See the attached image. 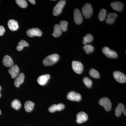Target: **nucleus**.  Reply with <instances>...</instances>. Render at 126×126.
Here are the masks:
<instances>
[{"instance_id":"obj_14","label":"nucleus","mask_w":126,"mask_h":126,"mask_svg":"<svg viewBox=\"0 0 126 126\" xmlns=\"http://www.w3.org/2000/svg\"><path fill=\"white\" fill-rule=\"evenodd\" d=\"M3 65L8 67H11L14 65V63L13 60L9 55H5L2 60Z\"/></svg>"},{"instance_id":"obj_10","label":"nucleus","mask_w":126,"mask_h":126,"mask_svg":"<svg viewBox=\"0 0 126 126\" xmlns=\"http://www.w3.org/2000/svg\"><path fill=\"white\" fill-rule=\"evenodd\" d=\"M74 20L75 23L77 25L81 24L83 21V17L81 11L78 9L74 10Z\"/></svg>"},{"instance_id":"obj_4","label":"nucleus","mask_w":126,"mask_h":126,"mask_svg":"<svg viewBox=\"0 0 126 126\" xmlns=\"http://www.w3.org/2000/svg\"><path fill=\"white\" fill-rule=\"evenodd\" d=\"M99 103L104 108V109L107 111H110L111 109V103L109 98L107 97L102 98L99 99Z\"/></svg>"},{"instance_id":"obj_7","label":"nucleus","mask_w":126,"mask_h":126,"mask_svg":"<svg viewBox=\"0 0 126 126\" xmlns=\"http://www.w3.org/2000/svg\"><path fill=\"white\" fill-rule=\"evenodd\" d=\"M102 52L107 58H117L118 54L116 52L110 49L108 47H104L102 49Z\"/></svg>"},{"instance_id":"obj_16","label":"nucleus","mask_w":126,"mask_h":126,"mask_svg":"<svg viewBox=\"0 0 126 126\" xmlns=\"http://www.w3.org/2000/svg\"><path fill=\"white\" fill-rule=\"evenodd\" d=\"M110 5L113 10L118 12L122 11L124 7L123 4L121 2L118 1L112 2Z\"/></svg>"},{"instance_id":"obj_2","label":"nucleus","mask_w":126,"mask_h":126,"mask_svg":"<svg viewBox=\"0 0 126 126\" xmlns=\"http://www.w3.org/2000/svg\"><path fill=\"white\" fill-rule=\"evenodd\" d=\"M66 1L64 0L60 1L56 5L53 9V15L54 16H58L60 15L62 12L63 9L65 5Z\"/></svg>"},{"instance_id":"obj_30","label":"nucleus","mask_w":126,"mask_h":126,"mask_svg":"<svg viewBox=\"0 0 126 126\" xmlns=\"http://www.w3.org/2000/svg\"><path fill=\"white\" fill-rule=\"evenodd\" d=\"M84 83L88 88H90L92 85L93 82L90 79L87 77H85L83 79Z\"/></svg>"},{"instance_id":"obj_29","label":"nucleus","mask_w":126,"mask_h":126,"mask_svg":"<svg viewBox=\"0 0 126 126\" xmlns=\"http://www.w3.org/2000/svg\"><path fill=\"white\" fill-rule=\"evenodd\" d=\"M83 49L84 51L87 54L92 53L94 50V47L90 45H87L84 46Z\"/></svg>"},{"instance_id":"obj_36","label":"nucleus","mask_w":126,"mask_h":126,"mask_svg":"<svg viewBox=\"0 0 126 126\" xmlns=\"http://www.w3.org/2000/svg\"><path fill=\"white\" fill-rule=\"evenodd\" d=\"M1 114V111L0 110V115Z\"/></svg>"},{"instance_id":"obj_1","label":"nucleus","mask_w":126,"mask_h":126,"mask_svg":"<svg viewBox=\"0 0 126 126\" xmlns=\"http://www.w3.org/2000/svg\"><path fill=\"white\" fill-rule=\"evenodd\" d=\"M59 59V55L54 54L47 56L44 59L43 64L45 66H50L55 63Z\"/></svg>"},{"instance_id":"obj_13","label":"nucleus","mask_w":126,"mask_h":126,"mask_svg":"<svg viewBox=\"0 0 126 126\" xmlns=\"http://www.w3.org/2000/svg\"><path fill=\"white\" fill-rule=\"evenodd\" d=\"M19 72V68L16 64L13 65L9 70V73L13 79H15L18 76Z\"/></svg>"},{"instance_id":"obj_19","label":"nucleus","mask_w":126,"mask_h":126,"mask_svg":"<svg viewBox=\"0 0 126 126\" xmlns=\"http://www.w3.org/2000/svg\"><path fill=\"white\" fill-rule=\"evenodd\" d=\"M117 17V15L116 13H109L108 15V18L106 20V23L112 24Z\"/></svg>"},{"instance_id":"obj_17","label":"nucleus","mask_w":126,"mask_h":126,"mask_svg":"<svg viewBox=\"0 0 126 126\" xmlns=\"http://www.w3.org/2000/svg\"><path fill=\"white\" fill-rule=\"evenodd\" d=\"M24 79L25 75L23 73H21L18 75L14 82V84L15 87H19V86L24 82Z\"/></svg>"},{"instance_id":"obj_8","label":"nucleus","mask_w":126,"mask_h":126,"mask_svg":"<svg viewBox=\"0 0 126 126\" xmlns=\"http://www.w3.org/2000/svg\"><path fill=\"white\" fill-rule=\"evenodd\" d=\"M67 98L70 101H79L81 100V94L74 91H71L68 93L67 95Z\"/></svg>"},{"instance_id":"obj_35","label":"nucleus","mask_w":126,"mask_h":126,"mask_svg":"<svg viewBox=\"0 0 126 126\" xmlns=\"http://www.w3.org/2000/svg\"><path fill=\"white\" fill-rule=\"evenodd\" d=\"M1 87L0 86V98L1 97V93H0V91H1Z\"/></svg>"},{"instance_id":"obj_21","label":"nucleus","mask_w":126,"mask_h":126,"mask_svg":"<svg viewBox=\"0 0 126 126\" xmlns=\"http://www.w3.org/2000/svg\"><path fill=\"white\" fill-rule=\"evenodd\" d=\"M62 33V31L59 25H55L54 28L53 33L52 34V35L55 38H57L61 35Z\"/></svg>"},{"instance_id":"obj_9","label":"nucleus","mask_w":126,"mask_h":126,"mask_svg":"<svg viewBox=\"0 0 126 126\" xmlns=\"http://www.w3.org/2000/svg\"><path fill=\"white\" fill-rule=\"evenodd\" d=\"M26 33L29 37H33L34 36H41L42 35V32L38 28H32L27 30Z\"/></svg>"},{"instance_id":"obj_5","label":"nucleus","mask_w":126,"mask_h":126,"mask_svg":"<svg viewBox=\"0 0 126 126\" xmlns=\"http://www.w3.org/2000/svg\"><path fill=\"white\" fill-rule=\"evenodd\" d=\"M113 76L115 80L120 83H124L126 82V76L124 74L120 71H115Z\"/></svg>"},{"instance_id":"obj_34","label":"nucleus","mask_w":126,"mask_h":126,"mask_svg":"<svg viewBox=\"0 0 126 126\" xmlns=\"http://www.w3.org/2000/svg\"><path fill=\"white\" fill-rule=\"evenodd\" d=\"M123 113H124V115H126V109H124V110H123Z\"/></svg>"},{"instance_id":"obj_23","label":"nucleus","mask_w":126,"mask_h":126,"mask_svg":"<svg viewBox=\"0 0 126 126\" xmlns=\"http://www.w3.org/2000/svg\"><path fill=\"white\" fill-rule=\"evenodd\" d=\"M29 44L27 43L26 41L21 40L18 43V45L16 47V49L19 51H21L25 47L29 46Z\"/></svg>"},{"instance_id":"obj_31","label":"nucleus","mask_w":126,"mask_h":126,"mask_svg":"<svg viewBox=\"0 0 126 126\" xmlns=\"http://www.w3.org/2000/svg\"><path fill=\"white\" fill-rule=\"evenodd\" d=\"M16 4L21 8H26L27 6V3L25 0H16Z\"/></svg>"},{"instance_id":"obj_28","label":"nucleus","mask_w":126,"mask_h":126,"mask_svg":"<svg viewBox=\"0 0 126 126\" xmlns=\"http://www.w3.org/2000/svg\"><path fill=\"white\" fill-rule=\"evenodd\" d=\"M68 25L67 21L65 20H63L60 21L59 25L61 28V31L64 32H65L67 31V29Z\"/></svg>"},{"instance_id":"obj_3","label":"nucleus","mask_w":126,"mask_h":126,"mask_svg":"<svg viewBox=\"0 0 126 126\" xmlns=\"http://www.w3.org/2000/svg\"><path fill=\"white\" fill-rule=\"evenodd\" d=\"M83 15L85 18L88 19L91 17L93 14V10L92 6L89 3L85 4L82 9Z\"/></svg>"},{"instance_id":"obj_12","label":"nucleus","mask_w":126,"mask_h":126,"mask_svg":"<svg viewBox=\"0 0 126 126\" xmlns=\"http://www.w3.org/2000/svg\"><path fill=\"white\" fill-rule=\"evenodd\" d=\"M65 108V106L63 103L58 104H53L49 107L48 111L50 112H54L56 111H60L63 110Z\"/></svg>"},{"instance_id":"obj_27","label":"nucleus","mask_w":126,"mask_h":126,"mask_svg":"<svg viewBox=\"0 0 126 126\" xmlns=\"http://www.w3.org/2000/svg\"><path fill=\"white\" fill-rule=\"evenodd\" d=\"M89 74L91 77L94 78H99L100 75L99 73L94 69H91L89 71Z\"/></svg>"},{"instance_id":"obj_11","label":"nucleus","mask_w":126,"mask_h":126,"mask_svg":"<svg viewBox=\"0 0 126 126\" xmlns=\"http://www.w3.org/2000/svg\"><path fill=\"white\" fill-rule=\"evenodd\" d=\"M88 115L84 112L81 111L78 113L77 116V122L81 124L86 121L88 120Z\"/></svg>"},{"instance_id":"obj_15","label":"nucleus","mask_w":126,"mask_h":126,"mask_svg":"<svg viewBox=\"0 0 126 126\" xmlns=\"http://www.w3.org/2000/svg\"><path fill=\"white\" fill-rule=\"evenodd\" d=\"M50 78V76L49 74H45L41 75L38 78L37 82L41 86H44L46 84Z\"/></svg>"},{"instance_id":"obj_18","label":"nucleus","mask_w":126,"mask_h":126,"mask_svg":"<svg viewBox=\"0 0 126 126\" xmlns=\"http://www.w3.org/2000/svg\"><path fill=\"white\" fill-rule=\"evenodd\" d=\"M8 26L11 30L15 31L19 28V25L17 21L14 19L10 20L8 22Z\"/></svg>"},{"instance_id":"obj_20","label":"nucleus","mask_w":126,"mask_h":126,"mask_svg":"<svg viewBox=\"0 0 126 126\" xmlns=\"http://www.w3.org/2000/svg\"><path fill=\"white\" fill-rule=\"evenodd\" d=\"M125 109V106L123 104L120 103L118 104L115 109V115L117 117L120 116L122 112Z\"/></svg>"},{"instance_id":"obj_6","label":"nucleus","mask_w":126,"mask_h":126,"mask_svg":"<svg viewBox=\"0 0 126 126\" xmlns=\"http://www.w3.org/2000/svg\"><path fill=\"white\" fill-rule=\"evenodd\" d=\"M72 67L74 71L78 74L82 73L83 71V65L79 61H73L72 63Z\"/></svg>"},{"instance_id":"obj_24","label":"nucleus","mask_w":126,"mask_h":126,"mask_svg":"<svg viewBox=\"0 0 126 126\" xmlns=\"http://www.w3.org/2000/svg\"><path fill=\"white\" fill-rule=\"evenodd\" d=\"M11 106L13 108L16 110H18L21 107V104L18 99L14 100L11 103Z\"/></svg>"},{"instance_id":"obj_32","label":"nucleus","mask_w":126,"mask_h":126,"mask_svg":"<svg viewBox=\"0 0 126 126\" xmlns=\"http://www.w3.org/2000/svg\"><path fill=\"white\" fill-rule=\"evenodd\" d=\"M5 32L4 27L2 26H0V36H2L4 35Z\"/></svg>"},{"instance_id":"obj_26","label":"nucleus","mask_w":126,"mask_h":126,"mask_svg":"<svg viewBox=\"0 0 126 126\" xmlns=\"http://www.w3.org/2000/svg\"><path fill=\"white\" fill-rule=\"evenodd\" d=\"M107 11L105 9H102L98 14V19L100 21H103L105 20L106 17Z\"/></svg>"},{"instance_id":"obj_22","label":"nucleus","mask_w":126,"mask_h":126,"mask_svg":"<svg viewBox=\"0 0 126 126\" xmlns=\"http://www.w3.org/2000/svg\"><path fill=\"white\" fill-rule=\"evenodd\" d=\"M34 103L31 101H27L25 104V110L28 112H31L33 109Z\"/></svg>"},{"instance_id":"obj_33","label":"nucleus","mask_w":126,"mask_h":126,"mask_svg":"<svg viewBox=\"0 0 126 126\" xmlns=\"http://www.w3.org/2000/svg\"><path fill=\"white\" fill-rule=\"evenodd\" d=\"M29 1L33 4H35V0H29Z\"/></svg>"},{"instance_id":"obj_25","label":"nucleus","mask_w":126,"mask_h":126,"mask_svg":"<svg viewBox=\"0 0 126 126\" xmlns=\"http://www.w3.org/2000/svg\"><path fill=\"white\" fill-rule=\"evenodd\" d=\"M93 40V37L91 34H88L83 38V43L84 44H86L87 43H91Z\"/></svg>"}]
</instances>
